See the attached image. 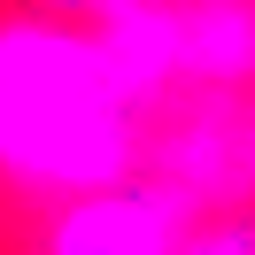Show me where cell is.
I'll list each match as a JSON object with an SVG mask.
<instances>
[{
    "label": "cell",
    "mask_w": 255,
    "mask_h": 255,
    "mask_svg": "<svg viewBox=\"0 0 255 255\" xmlns=\"http://www.w3.org/2000/svg\"><path fill=\"white\" fill-rule=\"evenodd\" d=\"M178 255H255V209H232V217H201L193 240Z\"/></svg>",
    "instance_id": "cell-6"
},
{
    "label": "cell",
    "mask_w": 255,
    "mask_h": 255,
    "mask_svg": "<svg viewBox=\"0 0 255 255\" xmlns=\"http://www.w3.org/2000/svg\"><path fill=\"white\" fill-rule=\"evenodd\" d=\"M186 85H255V0H178Z\"/></svg>",
    "instance_id": "cell-5"
},
{
    "label": "cell",
    "mask_w": 255,
    "mask_h": 255,
    "mask_svg": "<svg viewBox=\"0 0 255 255\" xmlns=\"http://www.w3.org/2000/svg\"><path fill=\"white\" fill-rule=\"evenodd\" d=\"M124 0H23V16H62V23H109Z\"/></svg>",
    "instance_id": "cell-7"
},
{
    "label": "cell",
    "mask_w": 255,
    "mask_h": 255,
    "mask_svg": "<svg viewBox=\"0 0 255 255\" xmlns=\"http://www.w3.org/2000/svg\"><path fill=\"white\" fill-rule=\"evenodd\" d=\"M93 31L109 39L124 85L147 101V109L186 85V23H178V0H124L109 23H93Z\"/></svg>",
    "instance_id": "cell-4"
},
{
    "label": "cell",
    "mask_w": 255,
    "mask_h": 255,
    "mask_svg": "<svg viewBox=\"0 0 255 255\" xmlns=\"http://www.w3.org/2000/svg\"><path fill=\"white\" fill-rule=\"evenodd\" d=\"M201 224V209L155 170H131L116 186L47 201L39 255H178Z\"/></svg>",
    "instance_id": "cell-3"
},
{
    "label": "cell",
    "mask_w": 255,
    "mask_h": 255,
    "mask_svg": "<svg viewBox=\"0 0 255 255\" xmlns=\"http://www.w3.org/2000/svg\"><path fill=\"white\" fill-rule=\"evenodd\" d=\"M147 101L109 39L62 16H0V178L31 201L116 186L139 170Z\"/></svg>",
    "instance_id": "cell-1"
},
{
    "label": "cell",
    "mask_w": 255,
    "mask_h": 255,
    "mask_svg": "<svg viewBox=\"0 0 255 255\" xmlns=\"http://www.w3.org/2000/svg\"><path fill=\"white\" fill-rule=\"evenodd\" d=\"M139 170L170 178L201 217L255 209V85H178L147 109Z\"/></svg>",
    "instance_id": "cell-2"
}]
</instances>
